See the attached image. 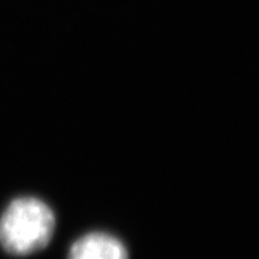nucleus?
Instances as JSON below:
<instances>
[{
	"label": "nucleus",
	"instance_id": "f257e3e1",
	"mask_svg": "<svg viewBox=\"0 0 259 259\" xmlns=\"http://www.w3.org/2000/svg\"><path fill=\"white\" fill-rule=\"evenodd\" d=\"M55 230L51 206L33 196H21L14 198L0 217V246L11 255H32L49 245Z\"/></svg>",
	"mask_w": 259,
	"mask_h": 259
},
{
	"label": "nucleus",
	"instance_id": "f03ea898",
	"mask_svg": "<svg viewBox=\"0 0 259 259\" xmlns=\"http://www.w3.org/2000/svg\"><path fill=\"white\" fill-rule=\"evenodd\" d=\"M68 259H130L124 243L105 232H92L79 237L69 250Z\"/></svg>",
	"mask_w": 259,
	"mask_h": 259
}]
</instances>
